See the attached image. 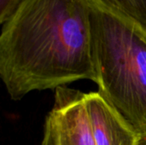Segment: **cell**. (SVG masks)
<instances>
[{
    "label": "cell",
    "mask_w": 146,
    "mask_h": 145,
    "mask_svg": "<svg viewBox=\"0 0 146 145\" xmlns=\"http://www.w3.org/2000/svg\"><path fill=\"white\" fill-rule=\"evenodd\" d=\"M85 94L67 86L56 89L41 145H96L86 109Z\"/></svg>",
    "instance_id": "3"
},
{
    "label": "cell",
    "mask_w": 146,
    "mask_h": 145,
    "mask_svg": "<svg viewBox=\"0 0 146 145\" xmlns=\"http://www.w3.org/2000/svg\"><path fill=\"white\" fill-rule=\"evenodd\" d=\"M24 0H0V22L3 25L16 11Z\"/></svg>",
    "instance_id": "6"
},
{
    "label": "cell",
    "mask_w": 146,
    "mask_h": 145,
    "mask_svg": "<svg viewBox=\"0 0 146 145\" xmlns=\"http://www.w3.org/2000/svg\"><path fill=\"white\" fill-rule=\"evenodd\" d=\"M85 104L96 145H138L140 134L98 91L86 93Z\"/></svg>",
    "instance_id": "4"
},
{
    "label": "cell",
    "mask_w": 146,
    "mask_h": 145,
    "mask_svg": "<svg viewBox=\"0 0 146 145\" xmlns=\"http://www.w3.org/2000/svg\"><path fill=\"white\" fill-rule=\"evenodd\" d=\"M138 145H146V134L140 135L139 141Z\"/></svg>",
    "instance_id": "7"
},
{
    "label": "cell",
    "mask_w": 146,
    "mask_h": 145,
    "mask_svg": "<svg viewBox=\"0 0 146 145\" xmlns=\"http://www.w3.org/2000/svg\"><path fill=\"white\" fill-rule=\"evenodd\" d=\"M146 31V0H99Z\"/></svg>",
    "instance_id": "5"
},
{
    "label": "cell",
    "mask_w": 146,
    "mask_h": 145,
    "mask_svg": "<svg viewBox=\"0 0 146 145\" xmlns=\"http://www.w3.org/2000/svg\"><path fill=\"white\" fill-rule=\"evenodd\" d=\"M0 77L13 100L80 79L96 82L86 0H24L3 24Z\"/></svg>",
    "instance_id": "1"
},
{
    "label": "cell",
    "mask_w": 146,
    "mask_h": 145,
    "mask_svg": "<svg viewBox=\"0 0 146 145\" xmlns=\"http://www.w3.org/2000/svg\"><path fill=\"white\" fill-rule=\"evenodd\" d=\"M98 92L146 134V31L99 0H86Z\"/></svg>",
    "instance_id": "2"
}]
</instances>
